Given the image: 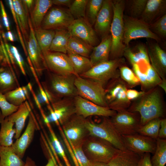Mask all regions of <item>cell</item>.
<instances>
[{
	"mask_svg": "<svg viewBox=\"0 0 166 166\" xmlns=\"http://www.w3.org/2000/svg\"><path fill=\"white\" fill-rule=\"evenodd\" d=\"M147 0L129 1L130 16L138 18L140 17L144 10Z\"/></svg>",
	"mask_w": 166,
	"mask_h": 166,
	"instance_id": "f6af8a7d",
	"label": "cell"
},
{
	"mask_svg": "<svg viewBox=\"0 0 166 166\" xmlns=\"http://www.w3.org/2000/svg\"><path fill=\"white\" fill-rule=\"evenodd\" d=\"M24 166H37L35 162L30 157H27Z\"/></svg>",
	"mask_w": 166,
	"mask_h": 166,
	"instance_id": "6125c7cd",
	"label": "cell"
},
{
	"mask_svg": "<svg viewBox=\"0 0 166 166\" xmlns=\"http://www.w3.org/2000/svg\"><path fill=\"white\" fill-rule=\"evenodd\" d=\"M24 162L13 151L11 146L0 145V166H24Z\"/></svg>",
	"mask_w": 166,
	"mask_h": 166,
	"instance_id": "4dcf8cb0",
	"label": "cell"
},
{
	"mask_svg": "<svg viewBox=\"0 0 166 166\" xmlns=\"http://www.w3.org/2000/svg\"><path fill=\"white\" fill-rule=\"evenodd\" d=\"M1 125L0 130V145L9 147L13 144V138L16 133L14 124L9 121L7 117L4 119L0 118Z\"/></svg>",
	"mask_w": 166,
	"mask_h": 166,
	"instance_id": "1f68e13d",
	"label": "cell"
},
{
	"mask_svg": "<svg viewBox=\"0 0 166 166\" xmlns=\"http://www.w3.org/2000/svg\"><path fill=\"white\" fill-rule=\"evenodd\" d=\"M12 4L26 47L28 41L30 31L29 23L30 16L29 11L23 0H12Z\"/></svg>",
	"mask_w": 166,
	"mask_h": 166,
	"instance_id": "7402d4cb",
	"label": "cell"
},
{
	"mask_svg": "<svg viewBox=\"0 0 166 166\" xmlns=\"http://www.w3.org/2000/svg\"><path fill=\"white\" fill-rule=\"evenodd\" d=\"M34 30L36 40L43 53L49 51L55 31L41 27Z\"/></svg>",
	"mask_w": 166,
	"mask_h": 166,
	"instance_id": "836d02e7",
	"label": "cell"
},
{
	"mask_svg": "<svg viewBox=\"0 0 166 166\" xmlns=\"http://www.w3.org/2000/svg\"><path fill=\"white\" fill-rule=\"evenodd\" d=\"M158 138L162 139L166 138V119L164 118L161 120Z\"/></svg>",
	"mask_w": 166,
	"mask_h": 166,
	"instance_id": "11a10c76",
	"label": "cell"
},
{
	"mask_svg": "<svg viewBox=\"0 0 166 166\" xmlns=\"http://www.w3.org/2000/svg\"><path fill=\"white\" fill-rule=\"evenodd\" d=\"M73 100L76 114L85 119L92 116L112 117L117 113L109 108L98 105L78 95L74 97Z\"/></svg>",
	"mask_w": 166,
	"mask_h": 166,
	"instance_id": "2e32d148",
	"label": "cell"
},
{
	"mask_svg": "<svg viewBox=\"0 0 166 166\" xmlns=\"http://www.w3.org/2000/svg\"><path fill=\"white\" fill-rule=\"evenodd\" d=\"M56 166H59L58 164H57L56 165Z\"/></svg>",
	"mask_w": 166,
	"mask_h": 166,
	"instance_id": "003e7915",
	"label": "cell"
},
{
	"mask_svg": "<svg viewBox=\"0 0 166 166\" xmlns=\"http://www.w3.org/2000/svg\"><path fill=\"white\" fill-rule=\"evenodd\" d=\"M113 16L112 0H103L97 17L94 30L102 38L109 34Z\"/></svg>",
	"mask_w": 166,
	"mask_h": 166,
	"instance_id": "ffe728a7",
	"label": "cell"
},
{
	"mask_svg": "<svg viewBox=\"0 0 166 166\" xmlns=\"http://www.w3.org/2000/svg\"><path fill=\"white\" fill-rule=\"evenodd\" d=\"M6 36L9 41L11 42H14V41L13 34L10 30L7 31L6 34Z\"/></svg>",
	"mask_w": 166,
	"mask_h": 166,
	"instance_id": "03108f58",
	"label": "cell"
},
{
	"mask_svg": "<svg viewBox=\"0 0 166 166\" xmlns=\"http://www.w3.org/2000/svg\"><path fill=\"white\" fill-rule=\"evenodd\" d=\"M152 166H165L166 164V140L158 138L153 156L151 158Z\"/></svg>",
	"mask_w": 166,
	"mask_h": 166,
	"instance_id": "74e56055",
	"label": "cell"
},
{
	"mask_svg": "<svg viewBox=\"0 0 166 166\" xmlns=\"http://www.w3.org/2000/svg\"><path fill=\"white\" fill-rule=\"evenodd\" d=\"M111 44V37L109 34L102 37L100 44L93 48L89 57L91 67L109 60Z\"/></svg>",
	"mask_w": 166,
	"mask_h": 166,
	"instance_id": "cb8c5ba5",
	"label": "cell"
},
{
	"mask_svg": "<svg viewBox=\"0 0 166 166\" xmlns=\"http://www.w3.org/2000/svg\"><path fill=\"white\" fill-rule=\"evenodd\" d=\"M111 117L114 126L121 136L137 133L140 126V115L137 112L121 110Z\"/></svg>",
	"mask_w": 166,
	"mask_h": 166,
	"instance_id": "7c38bea8",
	"label": "cell"
},
{
	"mask_svg": "<svg viewBox=\"0 0 166 166\" xmlns=\"http://www.w3.org/2000/svg\"><path fill=\"white\" fill-rule=\"evenodd\" d=\"M124 56L132 65L138 64L140 61H143L147 65L150 62L147 47L143 45H140L136 48L135 52L129 47H126L123 54Z\"/></svg>",
	"mask_w": 166,
	"mask_h": 166,
	"instance_id": "f546056e",
	"label": "cell"
},
{
	"mask_svg": "<svg viewBox=\"0 0 166 166\" xmlns=\"http://www.w3.org/2000/svg\"><path fill=\"white\" fill-rule=\"evenodd\" d=\"M53 5L52 0H35L30 16L34 29L40 28L44 18Z\"/></svg>",
	"mask_w": 166,
	"mask_h": 166,
	"instance_id": "4316f807",
	"label": "cell"
},
{
	"mask_svg": "<svg viewBox=\"0 0 166 166\" xmlns=\"http://www.w3.org/2000/svg\"><path fill=\"white\" fill-rule=\"evenodd\" d=\"M74 20L68 9L53 7L47 12L40 27L54 30L67 29Z\"/></svg>",
	"mask_w": 166,
	"mask_h": 166,
	"instance_id": "4fadbf2b",
	"label": "cell"
},
{
	"mask_svg": "<svg viewBox=\"0 0 166 166\" xmlns=\"http://www.w3.org/2000/svg\"><path fill=\"white\" fill-rule=\"evenodd\" d=\"M0 7L3 22L7 31H10V23L5 8L2 1L0 0Z\"/></svg>",
	"mask_w": 166,
	"mask_h": 166,
	"instance_id": "db71d44e",
	"label": "cell"
},
{
	"mask_svg": "<svg viewBox=\"0 0 166 166\" xmlns=\"http://www.w3.org/2000/svg\"><path fill=\"white\" fill-rule=\"evenodd\" d=\"M158 86L161 88L164 91L165 93H166V79H162L158 85Z\"/></svg>",
	"mask_w": 166,
	"mask_h": 166,
	"instance_id": "e7e4bbea",
	"label": "cell"
},
{
	"mask_svg": "<svg viewBox=\"0 0 166 166\" xmlns=\"http://www.w3.org/2000/svg\"><path fill=\"white\" fill-rule=\"evenodd\" d=\"M132 65V70L140 81L142 91L147 92L150 90L146 81L145 73L142 71L138 64H134Z\"/></svg>",
	"mask_w": 166,
	"mask_h": 166,
	"instance_id": "7dc6e473",
	"label": "cell"
},
{
	"mask_svg": "<svg viewBox=\"0 0 166 166\" xmlns=\"http://www.w3.org/2000/svg\"><path fill=\"white\" fill-rule=\"evenodd\" d=\"M59 131L60 132L61 137L66 146L67 148L69 151V153L71 155V158L73 161L74 163L75 166H80L78 161L75 155L73 149L69 142L65 136L63 129L61 125L58 126Z\"/></svg>",
	"mask_w": 166,
	"mask_h": 166,
	"instance_id": "f907efd6",
	"label": "cell"
},
{
	"mask_svg": "<svg viewBox=\"0 0 166 166\" xmlns=\"http://www.w3.org/2000/svg\"><path fill=\"white\" fill-rule=\"evenodd\" d=\"M124 32L123 42L127 47L132 40L146 38L155 40L157 42L160 38L150 30L149 25L140 18L124 15Z\"/></svg>",
	"mask_w": 166,
	"mask_h": 166,
	"instance_id": "9c48e42d",
	"label": "cell"
},
{
	"mask_svg": "<svg viewBox=\"0 0 166 166\" xmlns=\"http://www.w3.org/2000/svg\"><path fill=\"white\" fill-rule=\"evenodd\" d=\"M120 77L128 87L132 88L140 85V81L132 69L122 65L119 68Z\"/></svg>",
	"mask_w": 166,
	"mask_h": 166,
	"instance_id": "ab89813d",
	"label": "cell"
},
{
	"mask_svg": "<svg viewBox=\"0 0 166 166\" xmlns=\"http://www.w3.org/2000/svg\"><path fill=\"white\" fill-rule=\"evenodd\" d=\"M82 148L90 161L107 163L119 150L109 142L90 135L84 141Z\"/></svg>",
	"mask_w": 166,
	"mask_h": 166,
	"instance_id": "3957f363",
	"label": "cell"
},
{
	"mask_svg": "<svg viewBox=\"0 0 166 166\" xmlns=\"http://www.w3.org/2000/svg\"><path fill=\"white\" fill-rule=\"evenodd\" d=\"M53 5L57 6H65L69 7L73 0H52Z\"/></svg>",
	"mask_w": 166,
	"mask_h": 166,
	"instance_id": "680465c9",
	"label": "cell"
},
{
	"mask_svg": "<svg viewBox=\"0 0 166 166\" xmlns=\"http://www.w3.org/2000/svg\"><path fill=\"white\" fill-rule=\"evenodd\" d=\"M86 119L76 114L61 125L64 133L71 146H82L89 135L85 125Z\"/></svg>",
	"mask_w": 166,
	"mask_h": 166,
	"instance_id": "8fae6325",
	"label": "cell"
},
{
	"mask_svg": "<svg viewBox=\"0 0 166 166\" xmlns=\"http://www.w3.org/2000/svg\"><path fill=\"white\" fill-rule=\"evenodd\" d=\"M23 1L27 8L30 13L33 7L35 0H24Z\"/></svg>",
	"mask_w": 166,
	"mask_h": 166,
	"instance_id": "94428289",
	"label": "cell"
},
{
	"mask_svg": "<svg viewBox=\"0 0 166 166\" xmlns=\"http://www.w3.org/2000/svg\"><path fill=\"white\" fill-rule=\"evenodd\" d=\"M29 23L30 31L26 48L28 56L38 77L40 78L42 76L44 71L45 70H47V69L43 53L36 40L30 16Z\"/></svg>",
	"mask_w": 166,
	"mask_h": 166,
	"instance_id": "9a60e30c",
	"label": "cell"
},
{
	"mask_svg": "<svg viewBox=\"0 0 166 166\" xmlns=\"http://www.w3.org/2000/svg\"><path fill=\"white\" fill-rule=\"evenodd\" d=\"M113 16L110 31L112 39L110 60L122 57L126 46L123 42L124 32L123 16L125 2L112 0Z\"/></svg>",
	"mask_w": 166,
	"mask_h": 166,
	"instance_id": "7a4b0ae2",
	"label": "cell"
},
{
	"mask_svg": "<svg viewBox=\"0 0 166 166\" xmlns=\"http://www.w3.org/2000/svg\"><path fill=\"white\" fill-rule=\"evenodd\" d=\"M48 71L47 80L41 84L55 98H74L78 95L74 83L77 76L59 75Z\"/></svg>",
	"mask_w": 166,
	"mask_h": 166,
	"instance_id": "277c9868",
	"label": "cell"
},
{
	"mask_svg": "<svg viewBox=\"0 0 166 166\" xmlns=\"http://www.w3.org/2000/svg\"><path fill=\"white\" fill-rule=\"evenodd\" d=\"M49 131L51 138L50 140L45 133H44L50 148H52L56 153L63 159L66 166H71L66 155L62 145L58 140L54 131L52 129L50 123L46 124Z\"/></svg>",
	"mask_w": 166,
	"mask_h": 166,
	"instance_id": "8d00e7d4",
	"label": "cell"
},
{
	"mask_svg": "<svg viewBox=\"0 0 166 166\" xmlns=\"http://www.w3.org/2000/svg\"><path fill=\"white\" fill-rule=\"evenodd\" d=\"M31 111V108L28 102L26 101L19 107L16 111L7 117L9 121L15 124V139H17L21 136L26 121Z\"/></svg>",
	"mask_w": 166,
	"mask_h": 166,
	"instance_id": "484cf974",
	"label": "cell"
},
{
	"mask_svg": "<svg viewBox=\"0 0 166 166\" xmlns=\"http://www.w3.org/2000/svg\"><path fill=\"white\" fill-rule=\"evenodd\" d=\"M28 117V123L24 132L11 146L14 152L22 159L33 140L35 131L40 129L38 122L32 111Z\"/></svg>",
	"mask_w": 166,
	"mask_h": 166,
	"instance_id": "d6986e66",
	"label": "cell"
},
{
	"mask_svg": "<svg viewBox=\"0 0 166 166\" xmlns=\"http://www.w3.org/2000/svg\"><path fill=\"white\" fill-rule=\"evenodd\" d=\"M10 50L14 57L16 63L18 64L22 73L25 76L26 75L22 58L17 49L13 45L10 46Z\"/></svg>",
	"mask_w": 166,
	"mask_h": 166,
	"instance_id": "816d5d0a",
	"label": "cell"
},
{
	"mask_svg": "<svg viewBox=\"0 0 166 166\" xmlns=\"http://www.w3.org/2000/svg\"><path fill=\"white\" fill-rule=\"evenodd\" d=\"M144 73L150 90L158 86L161 81V78L150 64L147 66Z\"/></svg>",
	"mask_w": 166,
	"mask_h": 166,
	"instance_id": "bcb514c9",
	"label": "cell"
},
{
	"mask_svg": "<svg viewBox=\"0 0 166 166\" xmlns=\"http://www.w3.org/2000/svg\"><path fill=\"white\" fill-rule=\"evenodd\" d=\"M71 36L77 37L94 47L99 42L97 34L85 18L75 19L68 28Z\"/></svg>",
	"mask_w": 166,
	"mask_h": 166,
	"instance_id": "ac0fdd59",
	"label": "cell"
},
{
	"mask_svg": "<svg viewBox=\"0 0 166 166\" xmlns=\"http://www.w3.org/2000/svg\"><path fill=\"white\" fill-rule=\"evenodd\" d=\"M49 153L50 157L48 158V162L45 166H56L57 162L51 151L49 150Z\"/></svg>",
	"mask_w": 166,
	"mask_h": 166,
	"instance_id": "91938a15",
	"label": "cell"
},
{
	"mask_svg": "<svg viewBox=\"0 0 166 166\" xmlns=\"http://www.w3.org/2000/svg\"><path fill=\"white\" fill-rule=\"evenodd\" d=\"M151 155L149 153H145L142 157L139 166H152L151 161Z\"/></svg>",
	"mask_w": 166,
	"mask_h": 166,
	"instance_id": "6f0895ef",
	"label": "cell"
},
{
	"mask_svg": "<svg viewBox=\"0 0 166 166\" xmlns=\"http://www.w3.org/2000/svg\"><path fill=\"white\" fill-rule=\"evenodd\" d=\"M8 2L14 20V22L15 24L17 32L18 37L21 43L23 49L25 54L26 56L27 57L28 56V54L26 47L24 43L23 38L18 25L16 15L13 8L12 4V0H9L8 1Z\"/></svg>",
	"mask_w": 166,
	"mask_h": 166,
	"instance_id": "681fc988",
	"label": "cell"
},
{
	"mask_svg": "<svg viewBox=\"0 0 166 166\" xmlns=\"http://www.w3.org/2000/svg\"><path fill=\"white\" fill-rule=\"evenodd\" d=\"M142 156L128 149L119 150L108 164L109 166H139Z\"/></svg>",
	"mask_w": 166,
	"mask_h": 166,
	"instance_id": "d4e9b609",
	"label": "cell"
},
{
	"mask_svg": "<svg viewBox=\"0 0 166 166\" xmlns=\"http://www.w3.org/2000/svg\"><path fill=\"white\" fill-rule=\"evenodd\" d=\"M29 91L27 85L20 86L4 94L9 102L14 106L19 107L28 98Z\"/></svg>",
	"mask_w": 166,
	"mask_h": 166,
	"instance_id": "d590c367",
	"label": "cell"
},
{
	"mask_svg": "<svg viewBox=\"0 0 166 166\" xmlns=\"http://www.w3.org/2000/svg\"><path fill=\"white\" fill-rule=\"evenodd\" d=\"M144 91H139L136 90L128 89L126 91L127 98L130 101L137 100L142 96L145 93Z\"/></svg>",
	"mask_w": 166,
	"mask_h": 166,
	"instance_id": "f5cc1de1",
	"label": "cell"
},
{
	"mask_svg": "<svg viewBox=\"0 0 166 166\" xmlns=\"http://www.w3.org/2000/svg\"><path fill=\"white\" fill-rule=\"evenodd\" d=\"M18 107L9 102L4 94L0 92V118L4 119L8 117L16 111Z\"/></svg>",
	"mask_w": 166,
	"mask_h": 166,
	"instance_id": "ee69618b",
	"label": "cell"
},
{
	"mask_svg": "<svg viewBox=\"0 0 166 166\" xmlns=\"http://www.w3.org/2000/svg\"><path fill=\"white\" fill-rule=\"evenodd\" d=\"M67 53L76 76H80L91 68L89 58L69 51Z\"/></svg>",
	"mask_w": 166,
	"mask_h": 166,
	"instance_id": "e575fe53",
	"label": "cell"
},
{
	"mask_svg": "<svg viewBox=\"0 0 166 166\" xmlns=\"http://www.w3.org/2000/svg\"><path fill=\"white\" fill-rule=\"evenodd\" d=\"M103 0H88L85 12V18L92 25L94 24L101 7Z\"/></svg>",
	"mask_w": 166,
	"mask_h": 166,
	"instance_id": "60d3db41",
	"label": "cell"
},
{
	"mask_svg": "<svg viewBox=\"0 0 166 166\" xmlns=\"http://www.w3.org/2000/svg\"><path fill=\"white\" fill-rule=\"evenodd\" d=\"M74 83L78 95L98 105L108 108L105 89L101 84L79 76L76 77Z\"/></svg>",
	"mask_w": 166,
	"mask_h": 166,
	"instance_id": "52a82bcc",
	"label": "cell"
},
{
	"mask_svg": "<svg viewBox=\"0 0 166 166\" xmlns=\"http://www.w3.org/2000/svg\"><path fill=\"white\" fill-rule=\"evenodd\" d=\"M124 63L122 57L109 60L92 67L79 76L97 82L105 88L110 81L120 77L119 68Z\"/></svg>",
	"mask_w": 166,
	"mask_h": 166,
	"instance_id": "5b68a950",
	"label": "cell"
},
{
	"mask_svg": "<svg viewBox=\"0 0 166 166\" xmlns=\"http://www.w3.org/2000/svg\"><path fill=\"white\" fill-rule=\"evenodd\" d=\"M88 0H73L68 10L74 18H85L86 6Z\"/></svg>",
	"mask_w": 166,
	"mask_h": 166,
	"instance_id": "b9f144b4",
	"label": "cell"
},
{
	"mask_svg": "<svg viewBox=\"0 0 166 166\" xmlns=\"http://www.w3.org/2000/svg\"><path fill=\"white\" fill-rule=\"evenodd\" d=\"M1 24L0 20V62H2L6 59V50L4 45H2V43L1 42H2L1 37Z\"/></svg>",
	"mask_w": 166,
	"mask_h": 166,
	"instance_id": "9f6ffc18",
	"label": "cell"
},
{
	"mask_svg": "<svg viewBox=\"0 0 166 166\" xmlns=\"http://www.w3.org/2000/svg\"><path fill=\"white\" fill-rule=\"evenodd\" d=\"M20 86L14 69L0 66V92L4 94Z\"/></svg>",
	"mask_w": 166,
	"mask_h": 166,
	"instance_id": "83f0119b",
	"label": "cell"
},
{
	"mask_svg": "<svg viewBox=\"0 0 166 166\" xmlns=\"http://www.w3.org/2000/svg\"><path fill=\"white\" fill-rule=\"evenodd\" d=\"M166 7L165 0H147L140 19L150 24L166 13Z\"/></svg>",
	"mask_w": 166,
	"mask_h": 166,
	"instance_id": "603a6c76",
	"label": "cell"
},
{
	"mask_svg": "<svg viewBox=\"0 0 166 166\" xmlns=\"http://www.w3.org/2000/svg\"><path fill=\"white\" fill-rule=\"evenodd\" d=\"M128 87L119 77L109 81L106 88V100L109 108L117 112L127 110L131 105L127 98Z\"/></svg>",
	"mask_w": 166,
	"mask_h": 166,
	"instance_id": "ba28073f",
	"label": "cell"
},
{
	"mask_svg": "<svg viewBox=\"0 0 166 166\" xmlns=\"http://www.w3.org/2000/svg\"><path fill=\"white\" fill-rule=\"evenodd\" d=\"M90 166H109L107 163L90 161Z\"/></svg>",
	"mask_w": 166,
	"mask_h": 166,
	"instance_id": "be15d7a7",
	"label": "cell"
},
{
	"mask_svg": "<svg viewBox=\"0 0 166 166\" xmlns=\"http://www.w3.org/2000/svg\"><path fill=\"white\" fill-rule=\"evenodd\" d=\"M93 48L81 39L71 36L69 40L67 52L89 58Z\"/></svg>",
	"mask_w": 166,
	"mask_h": 166,
	"instance_id": "d6a6232c",
	"label": "cell"
},
{
	"mask_svg": "<svg viewBox=\"0 0 166 166\" xmlns=\"http://www.w3.org/2000/svg\"><path fill=\"white\" fill-rule=\"evenodd\" d=\"M149 26L152 32L160 38H165L166 37V14L149 24Z\"/></svg>",
	"mask_w": 166,
	"mask_h": 166,
	"instance_id": "7bdbcfd3",
	"label": "cell"
},
{
	"mask_svg": "<svg viewBox=\"0 0 166 166\" xmlns=\"http://www.w3.org/2000/svg\"><path fill=\"white\" fill-rule=\"evenodd\" d=\"M71 147L80 166H90V162L85 154L82 150V146Z\"/></svg>",
	"mask_w": 166,
	"mask_h": 166,
	"instance_id": "c3c4849f",
	"label": "cell"
},
{
	"mask_svg": "<svg viewBox=\"0 0 166 166\" xmlns=\"http://www.w3.org/2000/svg\"><path fill=\"white\" fill-rule=\"evenodd\" d=\"M43 54L47 71L59 75H76L67 55L50 51Z\"/></svg>",
	"mask_w": 166,
	"mask_h": 166,
	"instance_id": "5bb4252c",
	"label": "cell"
},
{
	"mask_svg": "<svg viewBox=\"0 0 166 166\" xmlns=\"http://www.w3.org/2000/svg\"><path fill=\"white\" fill-rule=\"evenodd\" d=\"M147 48L151 65L161 80L166 79L165 51L157 43H149Z\"/></svg>",
	"mask_w": 166,
	"mask_h": 166,
	"instance_id": "44dd1931",
	"label": "cell"
},
{
	"mask_svg": "<svg viewBox=\"0 0 166 166\" xmlns=\"http://www.w3.org/2000/svg\"><path fill=\"white\" fill-rule=\"evenodd\" d=\"M49 51L66 54L69 39L71 35L67 29L55 30Z\"/></svg>",
	"mask_w": 166,
	"mask_h": 166,
	"instance_id": "f1b7e54d",
	"label": "cell"
},
{
	"mask_svg": "<svg viewBox=\"0 0 166 166\" xmlns=\"http://www.w3.org/2000/svg\"><path fill=\"white\" fill-rule=\"evenodd\" d=\"M156 87L145 92L127 109L139 114L140 126L152 120L164 118L165 108L162 96L159 89Z\"/></svg>",
	"mask_w": 166,
	"mask_h": 166,
	"instance_id": "6da1fadb",
	"label": "cell"
},
{
	"mask_svg": "<svg viewBox=\"0 0 166 166\" xmlns=\"http://www.w3.org/2000/svg\"><path fill=\"white\" fill-rule=\"evenodd\" d=\"M85 124L89 135L109 142L119 150L127 149L122 136L115 128L109 117H104L102 121L98 123L86 118Z\"/></svg>",
	"mask_w": 166,
	"mask_h": 166,
	"instance_id": "8992f818",
	"label": "cell"
},
{
	"mask_svg": "<svg viewBox=\"0 0 166 166\" xmlns=\"http://www.w3.org/2000/svg\"><path fill=\"white\" fill-rule=\"evenodd\" d=\"M47 105L50 114L44 120L45 124L54 122L61 126L76 114L73 98L57 99Z\"/></svg>",
	"mask_w": 166,
	"mask_h": 166,
	"instance_id": "30bf717a",
	"label": "cell"
},
{
	"mask_svg": "<svg viewBox=\"0 0 166 166\" xmlns=\"http://www.w3.org/2000/svg\"><path fill=\"white\" fill-rule=\"evenodd\" d=\"M127 149L143 155L145 153L154 154L156 147V140L138 133L122 135Z\"/></svg>",
	"mask_w": 166,
	"mask_h": 166,
	"instance_id": "e0dca14e",
	"label": "cell"
},
{
	"mask_svg": "<svg viewBox=\"0 0 166 166\" xmlns=\"http://www.w3.org/2000/svg\"><path fill=\"white\" fill-rule=\"evenodd\" d=\"M161 118L152 120L139 128L137 133L155 140L158 138Z\"/></svg>",
	"mask_w": 166,
	"mask_h": 166,
	"instance_id": "f35d334b",
	"label": "cell"
}]
</instances>
